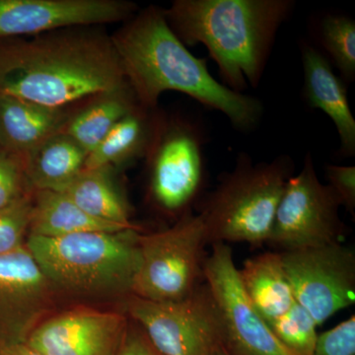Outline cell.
<instances>
[{"label":"cell","mask_w":355,"mask_h":355,"mask_svg":"<svg viewBox=\"0 0 355 355\" xmlns=\"http://www.w3.org/2000/svg\"><path fill=\"white\" fill-rule=\"evenodd\" d=\"M111 39L128 86L142 109L155 110L163 93L176 91L220 112L239 132H251L261 123L260 100L218 83L210 74L207 60L195 57L172 31L164 9L146 7Z\"/></svg>","instance_id":"cell-1"},{"label":"cell","mask_w":355,"mask_h":355,"mask_svg":"<svg viewBox=\"0 0 355 355\" xmlns=\"http://www.w3.org/2000/svg\"><path fill=\"white\" fill-rule=\"evenodd\" d=\"M81 28L0 40V95L67 108L130 87L111 36Z\"/></svg>","instance_id":"cell-2"},{"label":"cell","mask_w":355,"mask_h":355,"mask_svg":"<svg viewBox=\"0 0 355 355\" xmlns=\"http://www.w3.org/2000/svg\"><path fill=\"white\" fill-rule=\"evenodd\" d=\"M291 0H175L166 20L184 46L202 44L222 84L237 93L257 87Z\"/></svg>","instance_id":"cell-3"},{"label":"cell","mask_w":355,"mask_h":355,"mask_svg":"<svg viewBox=\"0 0 355 355\" xmlns=\"http://www.w3.org/2000/svg\"><path fill=\"white\" fill-rule=\"evenodd\" d=\"M139 229L46 238L26 246L58 292L86 298H127L139 268Z\"/></svg>","instance_id":"cell-4"},{"label":"cell","mask_w":355,"mask_h":355,"mask_svg":"<svg viewBox=\"0 0 355 355\" xmlns=\"http://www.w3.org/2000/svg\"><path fill=\"white\" fill-rule=\"evenodd\" d=\"M294 168L288 155L254 162L249 154H238L232 171L224 173L216 188L200 198L198 214L207 245L247 243L259 247L268 243Z\"/></svg>","instance_id":"cell-5"},{"label":"cell","mask_w":355,"mask_h":355,"mask_svg":"<svg viewBox=\"0 0 355 355\" xmlns=\"http://www.w3.org/2000/svg\"><path fill=\"white\" fill-rule=\"evenodd\" d=\"M139 268L132 295L156 302L188 297L205 282V224L189 212L171 227L140 233Z\"/></svg>","instance_id":"cell-6"},{"label":"cell","mask_w":355,"mask_h":355,"mask_svg":"<svg viewBox=\"0 0 355 355\" xmlns=\"http://www.w3.org/2000/svg\"><path fill=\"white\" fill-rule=\"evenodd\" d=\"M207 139L200 121H155L146 153L150 155L149 191L166 214L181 218L200 198L207 177Z\"/></svg>","instance_id":"cell-7"},{"label":"cell","mask_w":355,"mask_h":355,"mask_svg":"<svg viewBox=\"0 0 355 355\" xmlns=\"http://www.w3.org/2000/svg\"><path fill=\"white\" fill-rule=\"evenodd\" d=\"M125 305L160 355H211L223 345L220 317L205 282L181 300L156 302L130 295Z\"/></svg>","instance_id":"cell-8"},{"label":"cell","mask_w":355,"mask_h":355,"mask_svg":"<svg viewBox=\"0 0 355 355\" xmlns=\"http://www.w3.org/2000/svg\"><path fill=\"white\" fill-rule=\"evenodd\" d=\"M340 207L333 189L318 179L308 153L302 169L287 182L268 244L288 252L340 243L345 228Z\"/></svg>","instance_id":"cell-9"},{"label":"cell","mask_w":355,"mask_h":355,"mask_svg":"<svg viewBox=\"0 0 355 355\" xmlns=\"http://www.w3.org/2000/svg\"><path fill=\"white\" fill-rule=\"evenodd\" d=\"M203 275L220 317L224 347L231 354L296 355L279 342L254 309L243 289L230 246L212 245Z\"/></svg>","instance_id":"cell-10"},{"label":"cell","mask_w":355,"mask_h":355,"mask_svg":"<svg viewBox=\"0 0 355 355\" xmlns=\"http://www.w3.org/2000/svg\"><path fill=\"white\" fill-rule=\"evenodd\" d=\"M294 298L317 326L355 302V254L342 243L282 252Z\"/></svg>","instance_id":"cell-11"},{"label":"cell","mask_w":355,"mask_h":355,"mask_svg":"<svg viewBox=\"0 0 355 355\" xmlns=\"http://www.w3.org/2000/svg\"><path fill=\"white\" fill-rule=\"evenodd\" d=\"M57 294L27 246L0 256V343L27 342Z\"/></svg>","instance_id":"cell-12"},{"label":"cell","mask_w":355,"mask_h":355,"mask_svg":"<svg viewBox=\"0 0 355 355\" xmlns=\"http://www.w3.org/2000/svg\"><path fill=\"white\" fill-rule=\"evenodd\" d=\"M137 9L125 0H0V40L118 23Z\"/></svg>","instance_id":"cell-13"},{"label":"cell","mask_w":355,"mask_h":355,"mask_svg":"<svg viewBox=\"0 0 355 355\" xmlns=\"http://www.w3.org/2000/svg\"><path fill=\"white\" fill-rule=\"evenodd\" d=\"M128 327L121 313L76 308L46 317L26 343L43 355H116Z\"/></svg>","instance_id":"cell-14"},{"label":"cell","mask_w":355,"mask_h":355,"mask_svg":"<svg viewBox=\"0 0 355 355\" xmlns=\"http://www.w3.org/2000/svg\"><path fill=\"white\" fill-rule=\"evenodd\" d=\"M303 95L310 108L320 110L333 121L340 137V153L355 155V119L347 100V84L336 76L331 62L312 44L301 46Z\"/></svg>","instance_id":"cell-15"},{"label":"cell","mask_w":355,"mask_h":355,"mask_svg":"<svg viewBox=\"0 0 355 355\" xmlns=\"http://www.w3.org/2000/svg\"><path fill=\"white\" fill-rule=\"evenodd\" d=\"M71 114L0 95V153L24 158L51 135L62 132Z\"/></svg>","instance_id":"cell-16"},{"label":"cell","mask_w":355,"mask_h":355,"mask_svg":"<svg viewBox=\"0 0 355 355\" xmlns=\"http://www.w3.org/2000/svg\"><path fill=\"white\" fill-rule=\"evenodd\" d=\"M87 156L67 133L51 135L23 158L28 190L62 191L83 171Z\"/></svg>","instance_id":"cell-17"},{"label":"cell","mask_w":355,"mask_h":355,"mask_svg":"<svg viewBox=\"0 0 355 355\" xmlns=\"http://www.w3.org/2000/svg\"><path fill=\"white\" fill-rule=\"evenodd\" d=\"M239 277L254 309L268 324L296 302L280 253L268 252L248 259Z\"/></svg>","instance_id":"cell-18"},{"label":"cell","mask_w":355,"mask_h":355,"mask_svg":"<svg viewBox=\"0 0 355 355\" xmlns=\"http://www.w3.org/2000/svg\"><path fill=\"white\" fill-rule=\"evenodd\" d=\"M123 230L128 228L89 216L62 191H33L29 236L55 238L79 233Z\"/></svg>","instance_id":"cell-19"},{"label":"cell","mask_w":355,"mask_h":355,"mask_svg":"<svg viewBox=\"0 0 355 355\" xmlns=\"http://www.w3.org/2000/svg\"><path fill=\"white\" fill-rule=\"evenodd\" d=\"M112 168L83 169L62 193L89 216L128 229H141L130 219V205L111 176Z\"/></svg>","instance_id":"cell-20"},{"label":"cell","mask_w":355,"mask_h":355,"mask_svg":"<svg viewBox=\"0 0 355 355\" xmlns=\"http://www.w3.org/2000/svg\"><path fill=\"white\" fill-rule=\"evenodd\" d=\"M139 108L130 87L99 95L86 108L72 114L62 132L89 154L121 119Z\"/></svg>","instance_id":"cell-21"},{"label":"cell","mask_w":355,"mask_h":355,"mask_svg":"<svg viewBox=\"0 0 355 355\" xmlns=\"http://www.w3.org/2000/svg\"><path fill=\"white\" fill-rule=\"evenodd\" d=\"M148 112L139 108L121 119L88 154L84 169L113 168L146 154L155 125V120L148 118Z\"/></svg>","instance_id":"cell-22"},{"label":"cell","mask_w":355,"mask_h":355,"mask_svg":"<svg viewBox=\"0 0 355 355\" xmlns=\"http://www.w3.org/2000/svg\"><path fill=\"white\" fill-rule=\"evenodd\" d=\"M320 43L331 67L345 84L355 79V22L340 14H327L320 23Z\"/></svg>","instance_id":"cell-23"},{"label":"cell","mask_w":355,"mask_h":355,"mask_svg":"<svg viewBox=\"0 0 355 355\" xmlns=\"http://www.w3.org/2000/svg\"><path fill=\"white\" fill-rule=\"evenodd\" d=\"M268 324L279 342L294 354L313 355L318 338V326L309 313L297 302L282 316Z\"/></svg>","instance_id":"cell-24"},{"label":"cell","mask_w":355,"mask_h":355,"mask_svg":"<svg viewBox=\"0 0 355 355\" xmlns=\"http://www.w3.org/2000/svg\"><path fill=\"white\" fill-rule=\"evenodd\" d=\"M33 193L0 211V256L26 246L31 225Z\"/></svg>","instance_id":"cell-25"},{"label":"cell","mask_w":355,"mask_h":355,"mask_svg":"<svg viewBox=\"0 0 355 355\" xmlns=\"http://www.w3.org/2000/svg\"><path fill=\"white\" fill-rule=\"evenodd\" d=\"M29 193L23 159L0 153V211Z\"/></svg>","instance_id":"cell-26"},{"label":"cell","mask_w":355,"mask_h":355,"mask_svg":"<svg viewBox=\"0 0 355 355\" xmlns=\"http://www.w3.org/2000/svg\"><path fill=\"white\" fill-rule=\"evenodd\" d=\"M313 355H355V316L318 335Z\"/></svg>","instance_id":"cell-27"},{"label":"cell","mask_w":355,"mask_h":355,"mask_svg":"<svg viewBox=\"0 0 355 355\" xmlns=\"http://www.w3.org/2000/svg\"><path fill=\"white\" fill-rule=\"evenodd\" d=\"M329 186L333 189L342 207L354 216L355 167L354 166L326 165L324 168Z\"/></svg>","instance_id":"cell-28"},{"label":"cell","mask_w":355,"mask_h":355,"mask_svg":"<svg viewBox=\"0 0 355 355\" xmlns=\"http://www.w3.org/2000/svg\"><path fill=\"white\" fill-rule=\"evenodd\" d=\"M116 355H160L156 352L141 329L130 327L123 336Z\"/></svg>","instance_id":"cell-29"},{"label":"cell","mask_w":355,"mask_h":355,"mask_svg":"<svg viewBox=\"0 0 355 355\" xmlns=\"http://www.w3.org/2000/svg\"><path fill=\"white\" fill-rule=\"evenodd\" d=\"M0 355H43L26 343H0Z\"/></svg>","instance_id":"cell-30"},{"label":"cell","mask_w":355,"mask_h":355,"mask_svg":"<svg viewBox=\"0 0 355 355\" xmlns=\"http://www.w3.org/2000/svg\"><path fill=\"white\" fill-rule=\"evenodd\" d=\"M211 355H233L228 352L227 349L224 347V345H219L217 349L214 350Z\"/></svg>","instance_id":"cell-31"}]
</instances>
